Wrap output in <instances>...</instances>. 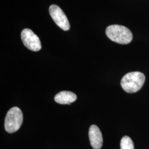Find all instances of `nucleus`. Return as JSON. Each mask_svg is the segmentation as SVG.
Masks as SVG:
<instances>
[{
    "label": "nucleus",
    "instance_id": "obj_5",
    "mask_svg": "<svg viewBox=\"0 0 149 149\" xmlns=\"http://www.w3.org/2000/svg\"><path fill=\"white\" fill-rule=\"evenodd\" d=\"M49 13L55 24L65 31L70 28L69 22L63 11L58 6L52 5L49 7Z\"/></svg>",
    "mask_w": 149,
    "mask_h": 149
},
{
    "label": "nucleus",
    "instance_id": "obj_3",
    "mask_svg": "<svg viewBox=\"0 0 149 149\" xmlns=\"http://www.w3.org/2000/svg\"><path fill=\"white\" fill-rule=\"evenodd\" d=\"M23 116L21 110L17 107L11 108L6 114L5 120V129L9 133L17 132L21 127Z\"/></svg>",
    "mask_w": 149,
    "mask_h": 149
},
{
    "label": "nucleus",
    "instance_id": "obj_7",
    "mask_svg": "<svg viewBox=\"0 0 149 149\" xmlns=\"http://www.w3.org/2000/svg\"><path fill=\"white\" fill-rule=\"evenodd\" d=\"M77 100V96L70 91H61L56 94L54 100L56 103L61 104H71Z\"/></svg>",
    "mask_w": 149,
    "mask_h": 149
},
{
    "label": "nucleus",
    "instance_id": "obj_4",
    "mask_svg": "<svg viewBox=\"0 0 149 149\" xmlns=\"http://www.w3.org/2000/svg\"><path fill=\"white\" fill-rule=\"evenodd\" d=\"M21 39L24 45L30 50L38 52L42 48L39 38L29 29L26 28L22 31Z\"/></svg>",
    "mask_w": 149,
    "mask_h": 149
},
{
    "label": "nucleus",
    "instance_id": "obj_2",
    "mask_svg": "<svg viewBox=\"0 0 149 149\" xmlns=\"http://www.w3.org/2000/svg\"><path fill=\"white\" fill-rule=\"evenodd\" d=\"M145 77L139 71L131 72L124 76L121 80L123 89L128 93H135L141 89L144 85Z\"/></svg>",
    "mask_w": 149,
    "mask_h": 149
},
{
    "label": "nucleus",
    "instance_id": "obj_8",
    "mask_svg": "<svg viewBox=\"0 0 149 149\" xmlns=\"http://www.w3.org/2000/svg\"><path fill=\"white\" fill-rule=\"evenodd\" d=\"M120 149H134L133 142L128 136H123L120 141Z\"/></svg>",
    "mask_w": 149,
    "mask_h": 149
},
{
    "label": "nucleus",
    "instance_id": "obj_6",
    "mask_svg": "<svg viewBox=\"0 0 149 149\" xmlns=\"http://www.w3.org/2000/svg\"><path fill=\"white\" fill-rule=\"evenodd\" d=\"M89 139L92 147L94 149H100L103 145V137L101 130L96 125H92L89 129Z\"/></svg>",
    "mask_w": 149,
    "mask_h": 149
},
{
    "label": "nucleus",
    "instance_id": "obj_1",
    "mask_svg": "<svg viewBox=\"0 0 149 149\" xmlns=\"http://www.w3.org/2000/svg\"><path fill=\"white\" fill-rule=\"evenodd\" d=\"M107 37L112 41L120 44H128L132 41L133 34L131 31L125 26L111 25L107 28Z\"/></svg>",
    "mask_w": 149,
    "mask_h": 149
}]
</instances>
